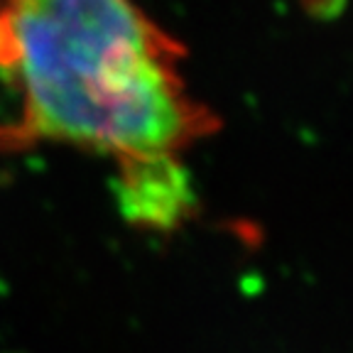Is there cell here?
Wrapping results in <instances>:
<instances>
[{"label":"cell","mask_w":353,"mask_h":353,"mask_svg":"<svg viewBox=\"0 0 353 353\" xmlns=\"http://www.w3.org/2000/svg\"><path fill=\"white\" fill-rule=\"evenodd\" d=\"M182 59V44L135 0H0V77L22 99L0 150L179 152L219 128L189 96Z\"/></svg>","instance_id":"1"},{"label":"cell","mask_w":353,"mask_h":353,"mask_svg":"<svg viewBox=\"0 0 353 353\" xmlns=\"http://www.w3.org/2000/svg\"><path fill=\"white\" fill-rule=\"evenodd\" d=\"M304 8H307L312 15L316 17H334L343 8L346 0H302Z\"/></svg>","instance_id":"3"},{"label":"cell","mask_w":353,"mask_h":353,"mask_svg":"<svg viewBox=\"0 0 353 353\" xmlns=\"http://www.w3.org/2000/svg\"><path fill=\"white\" fill-rule=\"evenodd\" d=\"M116 162L113 196L118 214L130 226L172 233L196 216L199 196L179 152L125 154Z\"/></svg>","instance_id":"2"}]
</instances>
